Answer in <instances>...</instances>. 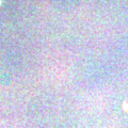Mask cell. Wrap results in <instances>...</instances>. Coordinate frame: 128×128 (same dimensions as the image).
Here are the masks:
<instances>
[{
	"label": "cell",
	"instance_id": "cell-1",
	"mask_svg": "<svg viewBox=\"0 0 128 128\" xmlns=\"http://www.w3.org/2000/svg\"><path fill=\"white\" fill-rule=\"evenodd\" d=\"M124 109L126 111H128V105H126V102H124Z\"/></svg>",
	"mask_w": 128,
	"mask_h": 128
}]
</instances>
